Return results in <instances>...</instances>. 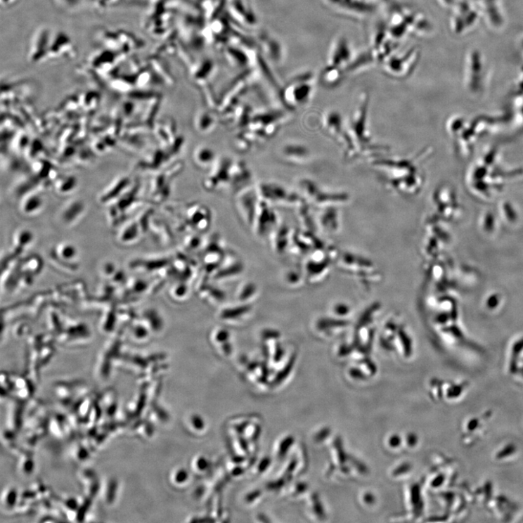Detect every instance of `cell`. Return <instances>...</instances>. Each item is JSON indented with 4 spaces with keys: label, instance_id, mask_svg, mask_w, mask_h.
Segmentation results:
<instances>
[{
    "label": "cell",
    "instance_id": "obj_1",
    "mask_svg": "<svg viewBox=\"0 0 523 523\" xmlns=\"http://www.w3.org/2000/svg\"><path fill=\"white\" fill-rule=\"evenodd\" d=\"M422 157V153L413 157L383 158L379 156L373 160L372 165L389 191L405 198H412L420 193L424 183L420 171Z\"/></svg>",
    "mask_w": 523,
    "mask_h": 523
},
{
    "label": "cell",
    "instance_id": "obj_2",
    "mask_svg": "<svg viewBox=\"0 0 523 523\" xmlns=\"http://www.w3.org/2000/svg\"><path fill=\"white\" fill-rule=\"evenodd\" d=\"M368 101L364 98L345 124V140L342 147L344 157L356 160L380 156L385 147L377 145L370 136L368 127Z\"/></svg>",
    "mask_w": 523,
    "mask_h": 523
},
{
    "label": "cell",
    "instance_id": "obj_3",
    "mask_svg": "<svg viewBox=\"0 0 523 523\" xmlns=\"http://www.w3.org/2000/svg\"><path fill=\"white\" fill-rule=\"evenodd\" d=\"M252 179V171L245 162L228 157H221L218 158L208 171L203 181V187L214 193L238 192L250 186Z\"/></svg>",
    "mask_w": 523,
    "mask_h": 523
},
{
    "label": "cell",
    "instance_id": "obj_4",
    "mask_svg": "<svg viewBox=\"0 0 523 523\" xmlns=\"http://www.w3.org/2000/svg\"><path fill=\"white\" fill-rule=\"evenodd\" d=\"M297 186L299 193L304 202L320 208L338 207L350 201V195L348 193L326 190L308 179H300Z\"/></svg>",
    "mask_w": 523,
    "mask_h": 523
},
{
    "label": "cell",
    "instance_id": "obj_5",
    "mask_svg": "<svg viewBox=\"0 0 523 523\" xmlns=\"http://www.w3.org/2000/svg\"><path fill=\"white\" fill-rule=\"evenodd\" d=\"M256 188L259 198L271 205L299 207L304 202L299 193L276 182H261Z\"/></svg>",
    "mask_w": 523,
    "mask_h": 523
},
{
    "label": "cell",
    "instance_id": "obj_6",
    "mask_svg": "<svg viewBox=\"0 0 523 523\" xmlns=\"http://www.w3.org/2000/svg\"><path fill=\"white\" fill-rule=\"evenodd\" d=\"M54 32L48 27L38 30L33 35L29 46L28 58L32 63L47 60Z\"/></svg>",
    "mask_w": 523,
    "mask_h": 523
},
{
    "label": "cell",
    "instance_id": "obj_7",
    "mask_svg": "<svg viewBox=\"0 0 523 523\" xmlns=\"http://www.w3.org/2000/svg\"><path fill=\"white\" fill-rule=\"evenodd\" d=\"M259 199L256 186H248L236 193L235 207L244 218L251 219L256 214Z\"/></svg>",
    "mask_w": 523,
    "mask_h": 523
},
{
    "label": "cell",
    "instance_id": "obj_8",
    "mask_svg": "<svg viewBox=\"0 0 523 523\" xmlns=\"http://www.w3.org/2000/svg\"><path fill=\"white\" fill-rule=\"evenodd\" d=\"M280 159L290 165H304L310 162L312 154L309 148L298 143H288L278 151Z\"/></svg>",
    "mask_w": 523,
    "mask_h": 523
},
{
    "label": "cell",
    "instance_id": "obj_9",
    "mask_svg": "<svg viewBox=\"0 0 523 523\" xmlns=\"http://www.w3.org/2000/svg\"><path fill=\"white\" fill-rule=\"evenodd\" d=\"M322 129L325 134L343 147L345 140V124L337 111H327L321 119Z\"/></svg>",
    "mask_w": 523,
    "mask_h": 523
},
{
    "label": "cell",
    "instance_id": "obj_10",
    "mask_svg": "<svg viewBox=\"0 0 523 523\" xmlns=\"http://www.w3.org/2000/svg\"><path fill=\"white\" fill-rule=\"evenodd\" d=\"M217 160L216 152L207 146H198L193 151V162L199 169L209 171Z\"/></svg>",
    "mask_w": 523,
    "mask_h": 523
},
{
    "label": "cell",
    "instance_id": "obj_11",
    "mask_svg": "<svg viewBox=\"0 0 523 523\" xmlns=\"http://www.w3.org/2000/svg\"><path fill=\"white\" fill-rule=\"evenodd\" d=\"M217 119L209 111H200L196 114L194 125L198 132L202 135H207L213 132L217 127Z\"/></svg>",
    "mask_w": 523,
    "mask_h": 523
},
{
    "label": "cell",
    "instance_id": "obj_12",
    "mask_svg": "<svg viewBox=\"0 0 523 523\" xmlns=\"http://www.w3.org/2000/svg\"><path fill=\"white\" fill-rule=\"evenodd\" d=\"M94 5L98 9H106L117 4L120 0H93Z\"/></svg>",
    "mask_w": 523,
    "mask_h": 523
},
{
    "label": "cell",
    "instance_id": "obj_13",
    "mask_svg": "<svg viewBox=\"0 0 523 523\" xmlns=\"http://www.w3.org/2000/svg\"><path fill=\"white\" fill-rule=\"evenodd\" d=\"M18 1V0H1V6L6 8H11L16 4Z\"/></svg>",
    "mask_w": 523,
    "mask_h": 523
}]
</instances>
